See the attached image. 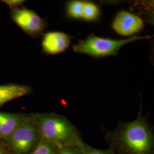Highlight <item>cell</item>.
<instances>
[{
  "mask_svg": "<svg viewBox=\"0 0 154 154\" xmlns=\"http://www.w3.org/2000/svg\"><path fill=\"white\" fill-rule=\"evenodd\" d=\"M38 126L46 139L61 147L70 143L76 136L74 126L61 116H41L39 117Z\"/></svg>",
  "mask_w": 154,
  "mask_h": 154,
  "instance_id": "7a4b0ae2",
  "label": "cell"
},
{
  "mask_svg": "<svg viewBox=\"0 0 154 154\" xmlns=\"http://www.w3.org/2000/svg\"><path fill=\"white\" fill-rule=\"evenodd\" d=\"M122 139L127 147L137 154H145L151 146L149 130L143 119L137 120L126 125L122 131Z\"/></svg>",
  "mask_w": 154,
  "mask_h": 154,
  "instance_id": "3957f363",
  "label": "cell"
},
{
  "mask_svg": "<svg viewBox=\"0 0 154 154\" xmlns=\"http://www.w3.org/2000/svg\"><path fill=\"white\" fill-rule=\"evenodd\" d=\"M151 36H132L123 39L102 38L91 34L86 39L81 40L73 45V50L95 58H103L117 55L122 46L140 39L151 38Z\"/></svg>",
  "mask_w": 154,
  "mask_h": 154,
  "instance_id": "6da1fadb",
  "label": "cell"
},
{
  "mask_svg": "<svg viewBox=\"0 0 154 154\" xmlns=\"http://www.w3.org/2000/svg\"><path fill=\"white\" fill-rule=\"evenodd\" d=\"M13 20L26 32L30 34H37L44 28L42 19L34 11L28 9H21L15 11Z\"/></svg>",
  "mask_w": 154,
  "mask_h": 154,
  "instance_id": "8992f818",
  "label": "cell"
},
{
  "mask_svg": "<svg viewBox=\"0 0 154 154\" xmlns=\"http://www.w3.org/2000/svg\"><path fill=\"white\" fill-rule=\"evenodd\" d=\"M24 119L19 114L0 112V137L9 138Z\"/></svg>",
  "mask_w": 154,
  "mask_h": 154,
  "instance_id": "ba28073f",
  "label": "cell"
},
{
  "mask_svg": "<svg viewBox=\"0 0 154 154\" xmlns=\"http://www.w3.org/2000/svg\"><path fill=\"white\" fill-rule=\"evenodd\" d=\"M36 138V129L33 122L25 118L9 138L13 149L18 154H24L32 147Z\"/></svg>",
  "mask_w": 154,
  "mask_h": 154,
  "instance_id": "277c9868",
  "label": "cell"
},
{
  "mask_svg": "<svg viewBox=\"0 0 154 154\" xmlns=\"http://www.w3.org/2000/svg\"><path fill=\"white\" fill-rule=\"evenodd\" d=\"M2 1L10 6L20 5L25 2L23 0H4Z\"/></svg>",
  "mask_w": 154,
  "mask_h": 154,
  "instance_id": "4fadbf2b",
  "label": "cell"
},
{
  "mask_svg": "<svg viewBox=\"0 0 154 154\" xmlns=\"http://www.w3.org/2000/svg\"><path fill=\"white\" fill-rule=\"evenodd\" d=\"M0 154H5L4 152H3V151L1 150V149H0Z\"/></svg>",
  "mask_w": 154,
  "mask_h": 154,
  "instance_id": "2e32d148",
  "label": "cell"
},
{
  "mask_svg": "<svg viewBox=\"0 0 154 154\" xmlns=\"http://www.w3.org/2000/svg\"><path fill=\"white\" fill-rule=\"evenodd\" d=\"M86 154H105V153L99 151H96V150H91L88 152Z\"/></svg>",
  "mask_w": 154,
  "mask_h": 154,
  "instance_id": "9a60e30c",
  "label": "cell"
},
{
  "mask_svg": "<svg viewBox=\"0 0 154 154\" xmlns=\"http://www.w3.org/2000/svg\"><path fill=\"white\" fill-rule=\"evenodd\" d=\"M60 154H76L74 151L69 149H64L61 152Z\"/></svg>",
  "mask_w": 154,
  "mask_h": 154,
  "instance_id": "5bb4252c",
  "label": "cell"
},
{
  "mask_svg": "<svg viewBox=\"0 0 154 154\" xmlns=\"http://www.w3.org/2000/svg\"><path fill=\"white\" fill-rule=\"evenodd\" d=\"M84 1H72L70 2L67 7L68 16L73 18L80 19L82 18Z\"/></svg>",
  "mask_w": 154,
  "mask_h": 154,
  "instance_id": "8fae6325",
  "label": "cell"
},
{
  "mask_svg": "<svg viewBox=\"0 0 154 154\" xmlns=\"http://www.w3.org/2000/svg\"><path fill=\"white\" fill-rule=\"evenodd\" d=\"M100 16V10L98 6L93 2H83L82 18L88 21H94L98 19Z\"/></svg>",
  "mask_w": 154,
  "mask_h": 154,
  "instance_id": "30bf717a",
  "label": "cell"
},
{
  "mask_svg": "<svg viewBox=\"0 0 154 154\" xmlns=\"http://www.w3.org/2000/svg\"><path fill=\"white\" fill-rule=\"evenodd\" d=\"M144 26L143 20L136 14L128 11H119L114 18L112 28L122 36H131L139 33Z\"/></svg>",
  "mask_w": 154,
  "mask_h": 154,
  "instance_id": "5b68a950",
  "label": "cell"
},
{
  "mask_svg": "<svg viewBox=\"0 0 154 154\" xmlns=\"http://www.w3.org/2000/svg\"><path fill=\"white\" fill-rule=\"evenodd\" d=\"M70 43L71 37L66 33L53 32L45 35L42 47L45 53L54 55L65 51Z\"/></svg>",
  "mask_w": 154,
  "mask_h": 154,
  "instance_id": "52a82bcc",
  "label": "cell"
},
{
  "mask_svg": "<svg viewBox=\"0 0 154 154\" xmlns=\"http://www.w3.org/2000/svg\"><path fill=\"white\" fill-rule=\"evenodd\" d=\"M31 88L28 86L18 84L0 85V106L6 102L20 98L30 93Z\"/></svg>",
  "mask_w": 154,
  "mask_h": 154,
  "instance_id": "9c48e42d",
  "label": "cell"
},
{
  "mask_svg": "<svg viewBox=\"0 0 154 154\" xmlns=\"http://www.w3.org/2000/svg\"><path fill=\"white\" fill-rule=\"evenodd\" d=\"M32 154H55V152L49 144L42 143L39 144Z\"/></svg>",
  "mask_w": 154,
  "mask_h": 154,
  "instance_id": "7c38bea8",
  "label": "cell"
}]
</instances>
